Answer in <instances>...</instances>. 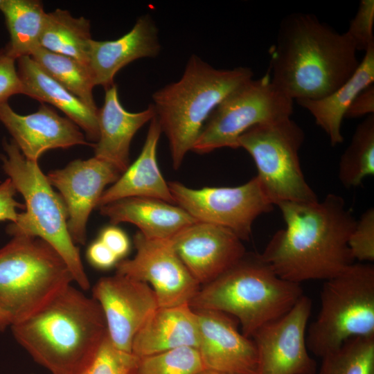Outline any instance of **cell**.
<instances>
[{
  "mask_svg": "<svg viewBox=\"0 0 374 374\" xmlns=\"http://www.w3.org/2000/svg\"><path fill=\"white\" fill-rule=\"evenodd\" d=\"M304 140L303 129L291 118L255 125L238 139L239 148L252 157L256 177L274 205L319 200L301 167L299 152Z\"/></svg>",
  "mask_w": 374,
  "mask_h": 374,
  "instance_id": "cell-9",
  "label": "cell"
},
{
  "mask_svg": "<svg viewBox=\"0 0 374 374\" xmlns=\"http://www.w3.org/2000/svg\"><path fill=\"white\" fill-rule=\"evenodd\" d=\"M17 62L22 94L56 107L86 133L89 141H98V111L87 106L50 76L30 56L21 57Z\"/></svg>",
  "mask_w": 374,
  "mask_h": 374,
  "instance_id": "cell-24",
  "label": "cell"
},
{
  "mask_svg": "<svg viewBox=\"0 0 374 374\" xmlns=\"http://www.w3.org/2000/svg\"><path fill=\"white\" fill-rule=\"evenodd\" d=\"M98 208L112 224L131 223L145 238L152 240H170L197 222L177 205L150 197L123 198Z\"/></svg>",
  "mask_w": 374,
  "mask_h": 374,
  "instance_id": "cell-21",
  "label": "cell"
},
{
  "mask_svg": "<svg viewBox=\"0 0 374 374\" xmlns=\"http://www.w3.org/2000/svg\"><path fill=\"white\" fill-rule=\"evenodd\" d=\"M3 0H0V8H1L2 3H3Z\"/></svg>",
  "mask_w": 374,
  "mask_h": 374,
  "instance_id": "cell-42",
  "label": "cell"
},
{
  "mask_svg": "<svg viewBox=\"0 0 374 374\" xmlns=\"http://www.w3.org/2000/svg\"><path fill=\"white\" fill-rule=\"evenodd\" d=\"M0 121L22 154L33 161L48 150L89 145L76 124L44 103L28 115L16 113L8 102L0 103Z\"/></svg>",
  "mask_w": 374,
  "mask_h": 374,
  "instance_id": "cell-18",
  "label": "cell"
},
{
  "mask_svg": "<svg viewBox=\"0 0 374 374\" xmlns=\"http://www.w3.org/2000/svg\"><path fill=\"white\" fill-rule=\"evenodd\" d=\"M155 115L152 104L139 112L127 111L119 100L116 85L106 89L103 105L98 113L99 136L94 157L111 163L123 174L130 166L134 136Z\"/></svg>",
  "mask_w": 374,
  "mask_h": 374,
  "instance_id": "cell-20",
  "label": "cell"
},
{
  "mask_svg": "<svg viewBox=\"0 0 374 374\" xmlns=\"http://www.w3.org/2000/svg\"><path fill=\"white\" fill-rule=\"evenodd\" d=\"M374 175V114L356 127L350 144L339 163L338 178L344 187L358 186Z\"/></svg>",
  "mask_w": 374,
  "mask_h": 374,
  "instance_id": "cell-28",
  "label": "cell"
},
{
  "mask_svg": "<svg viewBox=\"0 0 374 374\" xmlns=\"http://www.w3.org/2000/svg\"><path fill=\"white\" fill-rule=\"evenodd\" d=\"M312 307V300L303 295L287 313L253 335L258 374H317L305 335Z\"/></svg>",
  "mask_w": 374,
  "mask_h": 374,
  "instance_id": "cell-13",
  "label": "cell"
},
{
  "mask_svg": "<svg viewBox=\"0 0 374 374\" xmlns=\"http://www.w3.org/2000/svg\"><path fill=\"white\" fill-rule=\"evenodd\" d=\"M373 24L374 1L362 0L346 32L357 51H365L370 45L374 44Z\"/></svg>",
  "mask_w": 374,
  "mask_h": 374,
  "instance_id": "cell-34",
  "label": "cell"
},
{
  "mask_svg": "<svg viewBox=\"0 0 374 374\" xmlns=\"http://www.w3.org/2000/svg\"><path fill=\"white\" fill-rule=\"evenodd\" d=\"M121 172L111 163L93 157L76 159L46 178L60 192L67 213L69 233L75 244H84L87 224L106 186L116 182Z\"/></svg>",
  "mask_w": 374,
  "mask_h": 374,
  "instance_id": "cell-15",
  "label": "cell"
},
{
  "mask_svg": "<svg viewBox=\"0 0 374 374\" xmlns=\"http://www.w3.org/2000/svg\"><path fill=\"white\" fill-rule=\"evenodd\" d=\"M136 250L132 259L120 260L116 274L150 284L159 307L189 304L201 285L192 276L169 240H152L139 231L134 236Z\"/></svg>",
  "mask_w": 374,
  "mask_h": 374,
  "instance_id": "cell-12",
  "label": "cell"
},
{
  "mask_svg": "<svg viewBox=\"0 0 374 374\" xmlns=\"http://www.w3.org/2000/svg\"><path fill=\"white\" fill-rule=\"evenodd\" d=\"M3 148V170L24 197L26 210L7 227L8 233L39 238L48 243L66 262L73 281L81 290H88L89 280L79 249L69 233L67 213L60 195L53 190L37 161L27 159L13 141H4Z\"/></svg>",
  "mask_w": 374,
  "mask_h": 374,
  "instance_id": "cell-6",
  "label": "cell"
},
{
  "mask_svg": "<svg viewBox=\"0 0 374 374\" xmlns=\"http://www.w3.org/2000/svg\"><path fill=\"white\" fill-rule=\"evenodd\" d=\"M90 28L89 19L73 17L68 10L56 9L46 14L40 46L87 66L92 40Z\"/></svg>",
  "mask_w": 374,
  "mask_h": 374,
  "instance_id": "cell-27",
  "label": "cell"
},
{
  "mask_svg": "<svg viewBox=\"0 0 374 374\" xmlns=\"http://www.w3.org/2000/svg\"><path fill=\"white\" fill-rule=\"evenodd\" d=\"M278 206L285 228L277 231L260 253L281 278L296 283L328 280L355 262L348 247L357 220L344 198L286 202Z\"/></svg>",
  "mask_w": 374,
  "mask_h": 374,
  "instance_id": "cell-1",
  "label": "cell"
},
{
  "mask_svg": "<svg viewBox=\"0 0 374 374\" xmlns=\"http://www.w3.org/2000/svg\"><path fill=\"white\" fill-rule=\"evenodd\" d=\"M199 328L189 304L159 307L135 335L132 353L139 358L180 347H197Z\"/></svg>",
  "mask_w": 374,
  "mask_h": 374,
  "instance_id": "cell-22",
  "label": "cell"
},
{
  "mask_svg": "<svg viewBox=\"0 0 374 374\" xmlns=\"http://www.w3.org/2000/svg\"><path fill=\"white\" fill-rule=\"evenodd\" d=\"M317 374H374V336L345 341L322 357Z\"/></svg>",
  "mask_w": 374,
  "mask_h": 374,
  "instance_id": "cell-30",
  "label": "cell"
},
{
  "mask_svg": "<svg viewBox=\"0 0 374 374\" xmlns=\"http://www.w3.org/2000/svg\"><path fill=\"white\" fill-rule=\"evenodd\" d=\"M139 357L116 348L108 336L88 366L79 374H137Z\"/></svg>",
  "mask_w": 374,
  "mask_h": 374,
  "instance_id": "cell-32",
  "label": "cell"
},
{
  "mask_svg": "<svg viewBox=\"0 0 374 374\" xmlns=\"http://www.w3.org/2000/svg\"><path fill=\"white\" fill-rule=\"evenodd\" d=\"M11 323L7 314L0 309V331L5 330L10 326Z\"/></svg>",
  "mask_w": 374,
  "mask_h": 374,
  "instance_id": "cell-40",
  "label": "cell"
},
{
  "mask_svg": "<svg viewBox=\"0 0 374 374\" xmlns=\"http://www.w3.org/2000/svg\"><path fill=\"white\" fill-rule=\"evenodd\" d=\"M87 258L89 262L99 269H108L119 261L114 253L99 239L88 247Z\"/></svg>",
  "mask_w": 374,
  "mask_h": 374,
  "instance_id": "cell-38",
  "label": "cell"
},
{
  "mask_svg": "<svg viewBox=\"0 0 374 374\" xmlns=\"http://www.w3.org/2000/svg\"><path fill=\"white\" fill-rule=\"evenodd\" d=\"M169 240L200 285L217 278L246 253L242 240L232 231L199 221L183 229Z\"/></svg>",
  "mask_w": 374,
  "mask_h": 374,
  "instance_id": "cell-16",
  "label": "cell"
},
{
  "mask_svg": "<svg viewBox=\"0 0 374 374\" xmlns=\"http://www.w3.org/2000/svg\"><path fill=\"white\" fill-rule=\"evenodd\" d=\"M10 328L33 360L52 374L80 373L107 336L99 303L71 285Z\"/></svg>",
  "mask_w": 374,
  "mask_h": 374,
  "instance_id": "cell-3",
  "label": "cell"
},
{
  "mask_svg": "<svg viewBox=\"0 0 374 374\" xmlns=\"http://www.w3.org/2000/svg\"><path fill=\"white\" fill-rule=\"evenodd\" d=\"M303 295L299 283L279 277L260 253H245L230 269L202 285L190 301L193 310L234 317L251 338L262 326L287 313Z\"/></svg>",
  "mask_w": 374,
  "mask_h": 374,
  "instance_id": "cell-5",
  "label": "cell"
},
{
  "mask_svg": "<svg viewBox=\"0 0 374 374\" xmlns=\"http://www.w3.org/2000/svg\"><path fill=\"white\" fill-rule=\"evenodd\" d=\"M21 92L15 60L8 55L4 48H0V103L7 102L10 96Z\"/></svg>",
  "mask_w": 374,
  "mask_h": 374,
  "instance_id": "cell-35",
  "label": "cell"
},
{
  "mask_svg": "<svg viewBox=\"0 0 374 374\" xmlns=\"http://www.w3.org/2000/svg\"><path fill=\"white\" fill-rule=\"evenodd\" d=\"M17 190L10 178L0 185V221L10 220L16 222L18 208H22L25 205L19 204L15 198Z\"/></svg>",
  "mask_w": 374,
  "mask_h": 374,
  "instance_id": "cell-36",
  "label": "cell"
},
{
  "mask_svg": "<svg viewBox=\"0 0 374 374\" xmlns=\"http://www.w3.org/2000/svg\"><path fill=\"white\" fill-rule=\"evenodd\" d=\"M92 292L103 310L111 343L132 353L135 335L159 308L154 290L144 282L116 274L100 278Z\"/></svg>",
  "mask_w": 374,
  "mask_h": 374,
  "instance_id": "cell-14",
  "label": "cell"
},
{
  "mask_svg": "<svg viewBox=\"0 0 374 374\" xmlns=\"http://www.w3.org/2000/svg\"><path fill=\"white\" fill-rule=\"evenodd\" d=\"M30 57L53 78L81 100L91 109L98 112L93 89L95 87L87 66L63 55L42 47Z\"/></svg>",
  "mask_w": 374,
  "mask_h": 374,
  "instance_id": "cell-29",
  "label": "cell"
},
{
  "mask_svg": "<svg viewBox=\"0 0 374 374\" xmlns=\"http://www.w3.org/2000/svg\"><path fill=\"white\" fill-rule=\"evenodd\" d=\"M161 132L155 115L150 121L139 156L112 186L105 190L99 199L97 208L131 197L154 198L175 204L157 161V144Z\"/></svg>",
  "mask_w": 374,
  "mask_h": 374,
  "instance_id": "cell-23",
  "label": "cell"
},
{
  "mask_svg": "<svg viewBox=\"0 0 374 374\" xmlns=\"http://www.w3.org/2000/svg\"><path fill=\"white\" fill-rule=\"evenodd\" d=\"M294 100L271 81L267 72L226 97L207 118L192 151L206 154L238 148L240 136L252 127L291 118Z\"/></svg>",
  "mask_w": 374,
  "mask_h": 374,
  "instance_id": "cell-10",
  "label": "cell"
},
{
  "mask_svg": "<svg viewBox=\"0 0 374 374\" xmlns=\"http://www.w3.org/2000/svg\"><path fill=\"white\" fill-rule=\"evenodd\" d=\"M374 114V84L362 91L347 109L344 118H357Z\"/></svg>",
  "mask_w": 374,
  "mask_h": 374,
  "instance_id": "cell-39",
  "label": "cell"
},
{
  "mask_svg": "<svg viewBox=\"0 0 374 374\" xmlns=\"http://www.w3.org/2000/svg\"><path fill=\"white\" fill-rule=\"evenodd\" d=\"M348 247L359 262L374 260V208H370L356 221L349 237Z\"/></svg>",
  "mask_w": 374,
  "mask_h": 374,
  "instance_id": "cell-33",
  "label": "cell"
},
{
  "mask_svg": "<svg viewBox=\"0 0 374 374\" xmlns=\"http://www.w3.org/2000/svg\"><path fill=\"white\" fill-rule=\"evenodd\" d=\"M320 301L306 335L314 355L322 358L351 337L374 336V266L354 262L326 280Z\"/></svg>",
  "mask_w": 374,
  "mask_h": 374,
  "instance_id": "cell-8",
  "label": "cell"
},
{
  "mask_svg": "<svg viewBox=\"0 0 374 374\" xmlns=\"http://www.w3.org/2000/svg\"><path fill=\"white\" fill-rule=\"evenodd\" d=\"M168 185L175 204L197 221L224 227L242 241L249 239L256 218L274 206L256 176L235 187L194 189L179 181Z\"/></svg>",
  "mask_w": 374,
  "mask_h": 374,
  "instance_id": "cell-11",
  "label": "cell"
},
{
  "mask_svg": "<svg viewBox=\"0 0 374 374\" xmlns=\"http://www.w3.org/2000/svg\"><path fill=\"white\" fill-rule=\"evenodd\" d=\"M3 12L10 41L4 48L8 55L17 60L30 56L40 46L46 14L37 0H3Z\"/></svg>",
  "mask_w": 374,
  "mask_h": 374,
  "instance_id": "cell-26",
  "label": "cell"
},
{
  "mask_svg": "<svg viewBox=\"0 0 374 374\" xmlns=\"http://www.w3.org/2000/svg\"><path fill=\"white\" fill-rule=\"evenodd\" d=\"M118 258L122 260L129 252L130 243L126 233L121 229L111 226L105 228L99 238Z\"/></svg>",
  "mask_w": 374,
  "mask_h": 374,
  "instance_id": "cell-37",
  "label": "cell"
},
{
  "mask_svg": "<svg viewBox=\"0 0 374 374\" xmlns=\"http://www.w3.org/2000/svg\"><path fill=\"white\" fill-rule=\"evenodd\" d=\"M198 374H227V373H220V372L208 370V369H204L200 373H199Z\"/></svg>",
  "mask_w": 374,
  "mask_h": 374,
  "instance_id": "cell-41",
  "label": "cell"
},
{
  "mask_svg": "<svg viewBox=\"0 0 374 374\" xmlns=\"http://www.w3.org/2000/svg\"><path fill=\"white\" fill-rule=\"evenodd\" d=\"M72 281L64 260L39 238L13 236L0 249V309L11 325L38 311Z\"/></svg>",
  "mask_w": 374,
  "mask_h": 374,
  "instance_id": "cell-7",
  "label": "cell"
},
{
  "mask_svg": "<svg viewBox=\"0 0 374 374\" xmlns=\"http://www.w3.org/2000/svg\"><path fill=\"white\" fill-rule=\"evenodd\" d=\"M348 35L312 14L293 13L279 26L268 73L292 100L322 98L341 86L360 61Z\"/></svg>",
  "mask_w": 374,
  "mask_h": 374,
  "instance_id": "cell-2",
  "label": "cell"
},
{
  "mask_svg": "<svg viewBox=\"0 0 374 374\" xmlns=\"http://www.w3.org/2000/svg\"><path fill=\"white\" fill-rule=\"evenodd\" d=\"M253 79L247 67L215 69L193 55L181 78L156 91V117L168 140L174 169L192 150L207 118L230 93Z\"/></svg>",
  "mask_w": 374,
  "mask_h": 374,
  "instance_id": "cell-4",
  "label": "cell"
},
{
  "mask_svg": "<svg viewBox=\"0 0 374 374\" xmlns=\"http://www.w3.org/2000/svg\"><path fill=\"white\" fill-rule=\"evenodd\" d=\"M204 369L198 350L186 346L139 358L137 374H198Z\"/></svg>",
  "mask_w": 374,
  "mask_h": 374,
  "instance_id": "cell-31",
  "label": "cell"
},
{
  "mask_svg": "<svg viewBox=\"0 0 374 374\" xmlns=\"http://www.w3.org/2000/svg\"><path fill=\"white\" fill-rule=\"evenodd\" d=\"M374 82V44L365 51L353 75L329 95L313 100L296 103L314 117L316 124L328 136L335 146L343 142L341 127L346 112L355 97Z\"/></svg>",
  "mask_w": 374,
  "mask_h": 374,
  "instance_id": "cell-25",
  "label": "cell"
},
{
  "mask_svg": "<svg viewBox=\"0 0 374 374\" xmlns=\"http://www.w3.org/2000/svg\"><path fill=\"white\" fill-rule=\"evenodd\" d=\"M199 351L205 369L227 374H258L252 339L239 332L234 317L216 310H195Z\"/></svg>",
  "mask_w": 374,
  "mask_h": 374,
  "instance_id": "cell-17",
  "label": "cell"
},
{
  "mask_svg": "<svg viewBox=\"0 0 374 374\" xmlns=\"http://www.w3.org/2000/svg\"><path fill=\"white\" fill-rule=\"evenodd\" d=\"M161 51L158 29L148 14L142 15L133 28L115 40L90 43L87 66L95 86L107 89L114 84L118 71L143 57H154Z\"/></svg>",
  "mask_w": 374,
  "mask_h": 374,
  "instance_id": "cell-19",
  "label": "cell"
}]
</instances>
